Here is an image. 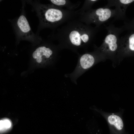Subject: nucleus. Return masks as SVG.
<instances>
[{"label":"nucleus","mask_w":134,"mask_h":134,"mask_svg":"<svg viewBox=\"0 0 134 134\" xmlns=\"http://www.w3.org/2000/svg\"><path fill=\"white\" fill-rule=\"evenodd\" d=\"M101 29L81 22H72L52 37L59 40L61 49L67 48L76 52L78 49L89 43Z\"/></svg>","instance_id":"1"},{"label":"nucleus","mask_w":134,"mask_h":134,"mask_svg":"<svg viewBox=\"0 0 134 134\" xmlns=\"http://www.w3.org/2000/svg\"><path fill=\"white\" fill-rule=\"evenodd\" d=\"M32 6L39 20L37 34L45 28H54L71 15L69 10H65L51 4H43L37 0H26Z\"/></svg>","instance_id":"2"},{"label":"nucleus","mask_w":134,"mask_h":134,"mask_svg":"<svg viewBox=\"0 0 134 134\" xmlns=\"http://www.w3.org/2000/svg\"><path fill=\"white\" fill-rule=\"evenodd\" d=\"M21 13L17 17L8 21L11 23L14 32L16 43L18 44L22 40L28 41L33 45H39L42 41L39 34L34 33L31 29L27 18L25 8V0H21Z\"/></svg>","instance_id":"3"},{"label":"nucleus","mask_w":134,"mask_h":134,"mask_svg":"<svg viewBox=\"0 0 134 134\" xmlns=\"http://www.w3.org/2000/svg\"><path fill=\"white\" fill-rule=\"evenodd\" d=\"M116 14L115 9H112L105 6L95 9L92 8L80 14L81 22L89 25L93 24L95 27L100 28L101 25L113 17Z\"/></svg>","instance_id":"4"},{"label":"nucleus","mask_w":134,"mask_h":134,"mask_svg":"<svg viewBox=\"0 0 134 134\" xmlns=\"http://www.w3.org/2000/svg\"><path fill=\"white\" fill-rule=\"evenodd\" d=\"M60 49L59 45L55 46L49 43L44 42L35 49L32 53V56L39 65L47 66L56 61L58 51Z\"/></svg>","instance_id":"5"},{"label":"nucleus","mask_w":134,"mask_h":134,"mask_svg":"<svg viewBox=\"0 0 134 134\" xmlns=\"http://www.w3.org/2000/svg\"><path fill=\"white\" fill-rule=\"evenodd\" d=\"M105 27L107 32L103 40L102 48L107 51L115 52L119 47V35L124 30L121 27H116L112 24Z\"/></svg>","instance_id":"6"},{"label":"nucleus","mask_w":134,"mask_h":134,"mask_svg":"<svg viewBox=\"0 0 134 134\" xmlns=\"http://www.w3.org/2000/svg\"><path fill=\"white\" fill-rule=\"evenodd\" d=\"M95 59L93 55L86 53L79 55L76 66L71 73L65 75V77H69L71 80L77 84V80L87 69L94 64Z\"/></svg>","instance_id":"7"},{"label":"nucleus","mask_w":134,"mask_h":134,"mask_svg":"<svg viewBox=\"0 0 134 134\" xmlns=\"http://www.w3.org/2000/svg\"><path fill=\"white\" fill-rule=\"evenodd\" d=\"M107 3L105 6L110 8L115 6L116 14L114 20H124L125 18V12L127 7L134 0H107Z\"/></svg>","instance_id":"8"},{"label":"nucleus","mask_w":134,"mask_h":134,"mask_svg":"<svg viewBox=\"0 0 134 134\" xmlns=\"http://www.w3.org/2000/svg\"><path fill=\"white\" fill-rule=\"evenodd\" d=\"M107 122L111 132L113 134H122L124 131L123 122L118 115L111 114L106 117Z\"/></svg>","instance_id":"9"},{"label":"nucleus","mask_w":134,"mask_h":134,"mask_svg":"<svg viewBox=\"0 0 134 134\" xmlns=\"http://www.w3.org/2000/svg\"><path fill=\"white\" fill-rule=\"evenodd\" d=\"M127 45L129 49L134 51V33L120 38L119 46Z\"/></svg>","instance_id":"10"},{"label":"nucleus","mask_w":134,"mask_h":134,"mask_svg":"<svg viewBox=\"0 0 134 134\" xmlns=\"http://www.w3.org/2000/svg\"><path fill=\"white\" fill-rule=\"evenodd\" d=\"M49 1L50 4L56 6L61 8L62 7H66L69 9L76 7L79 4H72L70 1L66 0H50Z\"/></svg>","instance_id":"11"},{"label":"nucleus","mask_w":134,"mask_h":134,"mask_svg":"<svg viewBox=\"0 0 134 134\" xmlns=\"http://www.w3.org/2000/svg\"><path fill=\"white\" fill-rule=\"evenodd\" d=\"M99 1L97 0H85L84 4L80 9L76 12V13L80 14L85 11L92 8V7L95 2Z\"/></svg>","instance_id":"12"},{"label":"nucleus","mask_w":134,"mask_h":134,"mask_svg":"<svg viewBox=\"0 0 134 134\" xmlns=\"http://www.w3.org/2000/svg\"><path fill=\"white\" fill-rule=\"evenodd\" d=\"M11 121L8 119H4L0 120V133H3L7 131L11 128Z\"/></svg>","instance_id":"13"}]
</instances>
